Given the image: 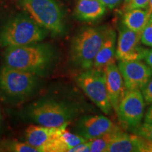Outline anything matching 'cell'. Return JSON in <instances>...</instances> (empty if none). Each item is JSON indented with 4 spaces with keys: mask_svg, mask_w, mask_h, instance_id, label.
I'll return each mask as SVG.
<instances>
[{
    "mask_svg": "<svg viewBox=\"0 0 152 152\" xmlns=\"http://www.w3.org/2000/svg\"><path fill=\"white\" fill-rule=\"evenodd\" d=\"M58 61V52L52 45L42 42L5 48L4 65L39 77L48 75Z\"/></svg>",
    "mask_w": 152,
    "mask_h": 152,
    "instance_id": "1",
    "label": "cell"
},
{
    "mask_svg": "<svg viewBox=\"0 0 152 152\" xmlns=\"http://www.w3.org/2000/svg\"><path fill=\"white\" fill-rule=\"evenodd\" d=\"M80 112L77 104L44 95L23 109L20 115L25 121L49 128L68 125Z\"/></svg>",
    "mask_w": 152,
    "mask_h": 152,
    "instance_id": "2",
    "label": "cell"
},
{
    "mask_svg": "<svg viewBox=\"0 0 152 152\" xmlns=\"http://www.w3.org/2000/svg\"><path fill=\"white\" fill-rule=\"evenodd\" d=\"M49 32L26 11L14 14L0 27V46L18 47L43 41Z\"/></svg>",
    "mask_w": 152,
    "mask_h": 152,
    "instance_id": "3",
    "label": "cell"
},
{
    "mask_svg": "<svg viewBox=\"0 0 152 152\" xmlns=\"http://www.w3.org/2000/svg\"><path fill=\"white\" fill-rule=\"evenodd\" d=\"M42 77L4 65L0 71V96L11 104L33 97L40 89Z\"/></svg>",
    "mask_w": 152,
    "mask_h": 152,
    "instance_id": "4",
    "label": "cell"
},
{
    "mask_svg": "<svg viewBox=\"0 0 152 152\" xmlns=\"http://www.w3.org/2000/svg\"><path fill=\"white\" fill-rule=\"evenodd\" d=\"M104 29L85 28L74 37L71 47V61L76 67L87 70L93 67L104 40Z\"/></svg>",
    "mask_w": 152,
    "mask_h": 152,
    "instance_id": "5",
    "label": "cell"
},
{
    "mask_svg": "<svg viewBox=\"0 0 152 152\" xmlns=\"http://www.w3.org/2000/svg\"><path fill=\"white\" fill-rule=\"evenodd\" d=\"M20 4L42 27L54 36L65 31L64 14L56 0H20Z\"/></svg>",
    "mask_w": 152,
    "mask_h": 152,
    "instance_id": "6",
    "label": "cell"
},
{
    "mask_svg": "<svg viewBox=\"0 0 152 152\" xmlns=\"http://www.w3.org/2000/svg\"><path fill=\"white\" fill-rule=\"evenodd\" d=\"M77 82L85 94L103 113H110L112 106L106 88L104 71L94 68L85 70L77 76Z\"/></svg>",
    "mask_w": 152,
    "mask_h": 152,
    "instance_id": "7",
    "label": "cell"
},
{
    "mask_svg": "<svg viewBox=\"0 0 152 152\" xmlns=\"http://www.w3.org/2000/svg\"><path fill=\"white\" fill-rule=\"evenodd\" d=\"M144 99L140 90H128L118 107L120 120L128 127L140 125L144 112Z\"/></svg>",
    "mask_w": 152,
    "mask_h": 152,
    "instance_id": "8",
    "label": "cell"
},
{
    "mask_svg": "<svg viewBox=\"0 0 152 152\" xmlns=\"http://www.w3.org/2000/svg\"><path fill=\"white\" fill-rule=\"evenodd\" d=\"M142 33L129 29L124 24L120 28L115 56L119 61L143 59L147 49L140 45Z\"/></svg>",
    "mask_w": 152,
    "mask_h": 152,
    "instance_id": "9",
    "label": "cell"
},
{
    "mask_svg": "<svg viewBox=\"0 0 152 152\" xmlns=\"http://www.w3.org/2000/svg\"><path fill=\"white\" fill-rule=\"evenodd\" d=\"M118 68L127 90H141L152 75L149 66L141 60L120 61Z\"/></svg>",
    "mask_w": 152,
    "mask_h": 152,
    "instance_id": "10",
    "label": "cell"
},
{
    "mask_svg": "<svg viewBox=\"0 0 152 152\" xmlns=\"http://www.w3.org/2000/svg\"><path fill=\"white\" fill-rule=\"evenodd\" d=\"M60 128H49L33 124L26 129L25 142L35 148L37 152H53V147Z\"/></svg>",
    "mask_w": 152,
    "mask_h": 152,
    "instance_id": "11",
    "label": "cell"
},
{
    "mask_svg": "<svg viewBox=\"0 0 152 152\" xmlns=\"http://www.w3.org/2000/svg\"><path fill=\"white\" fill-rule=\"evenodd\" d=\"M117 127L111 120L103 115L83 117L76 124V134L87 140L98 138L115 130Z\"/></svg>",
    "mask_w": 152,
    "mask_h": 152,
    "instance_id": "12",
    "label": "cell"
},
{
    "mask_svg": "<svg viewBox=\"0 0 152 152\" xmlns=\"http://www.w3.org/2000/svg\"><path fill=\"white\" fill-rule=\"evenodd\" d=\"M104 72L110 102L114 111L118 113L120 103L126 92L122 75L114 59L106 64Z\"/></svg>",
    "mask_w": 152,
    "mask_h": 152,
    "instance_id": "13",
    "label": "cell"
},
{
    "mask_svg": "<svg viewBox=\"0 0 152 152\" xmlns=\"http://www.w3.org/2000/svg\"><path fill=\"white\" fill-rule=\"evenodd\" d=\"M115 38H116V35L113 29L112 28L104 29L103 42L95 57L92 68L100 71H104V68L106 64L113 60L115 48Z\"/></svg>",
    "mask_w": 152,
    "mask_h": 152,
    "instance_id": "14",
    "label": "cell"
},
{
    "mask_svg": "<svg viewBox=\"0 0 152 152\" xmlns=\"http://www.w3.org/2000/svg\"><path fill=\"white\" fill-rule=\"evenodd\" d=\"M106 9L99 0H78L75 7V15L80 20L92 22L103 16Z\"/></svg>",
    "mask_w": 152,
    "mask_h": 152,
    "instance_id": "15",
    "label": "cell"
},
{
    "mask_svg": "<svg viewBox=\"0 0 152 152\" xmlns=\"http://www.w3.org/2000/svg\"><path fill=\"white\" fill-rule=\"evenodd\" d=\"M140 136L127 134L121 130L110 142L106 151L140 152Z\"/></svg>",
    "mask_w": 152,
    "mask_h": 152,
    "instance_id": "16",
    "label": "cell"
},
{
    "mask_svg": "<svg viewBox=\"0 0 152 152\" xmlns=\"http://www.w3.org/2000/svg\"><path fill=\"white\" fill-rule=\"evenodd\" d=\"M68 125L60 128L59 132L54 142L53 152H69L72 148L88 140L77 134L66 130Z\"/></svg>",
    "mask_w": 152,
    "mask_h": 152,
    "instance_id": "17",
    "label": "cell"
},
{
    "mask_svg": "<svg viewBox=\"0 0 152 152\" xmlns=\"http://www.w3.org/2000/svg\"><path fill=\"white\" fill-rule=\"evenodd\" d=\"M151 14L147 9H134L125 11L123 17V24L129 29L137 33H142Z\"/></svg>",
    "mask_w": 152,
    "mask_h": 152,
    "instance_id": "18",
    "label": "cell"
},
{
    "mask_svg": "<svg viewBox=\"0 0 152 152\" xmlns=\"http://www.w3.org/2000/svg\"><path fill=\"white\" fill-rule=\"evenodd\" d=\"M121 131L119 128H117L115 130L111 132L106 133L103 136L99 137L98 138L88 140L89 145H90V151L91 152H106L108 146L110 142L113 140L118 133Z\"/></svg>",
    "mask_w": 152,
    "mask_h": 152,
    "instance_id": "19",
    "label": "cell"
},
{
    "mask_svg": "<svg viewBox=\"0 0 152 152\" xmlns=\"http://www.w3.org/2000/svg\"><path fill=\"white\" fill-rule=\"evenodd\" d=\"M37 152L35 148L25 142L15 140H0V152Z\"/></svg>",
    "mask_w": 152,
    "mask_h": 152,
    "instance_id": "20",
    "label": "cell"
},
{
    "mask_svg": "<svg viewBox=\"0 0 152 152\" xmlns=\"http://www.w3.org/2000/svg\"><path fill=\"white\" fill-rule=\"evenodd\" d=\"M141 42L146 46L152 47V14L142 31Z\"/></svg>",
    "mask_w": 152,
    "mask_h": 152,
    "instance_id": "21",
    "label": "cell"
},
{
    "mask_svg": "<svg viewBox=\"0 0 152 152\" xmlns=\"http://www.w3.org/2000/svg\"><path fill=\"white\" fill-rule=\"evenodd\" d=\"M137 135L152 141V125L144 123L137 130Z\"/></svg>",
    "mask_w": 152,
    "mask_h": 152,
    "instance_id": "22",
    "label": "cell"
},
{
    "mask_svg": "<svg viewBox=\"0 0 152 152\" xmlns=\"http://www.w3.org/2000/svg\"><path fill=\"white\" fill-rule=\"evenodd\" d=\"M142 90V94H143L144 99L145 102L148 104H152V77H150V79L148 81V83L146 84Z\"/></svg>",
    "mask_w": 152,
    "mask_h": 152,
    "instance_id": "23",
    "label": "cell"
},
{
    "mask_svg": "<svg viewBox=\"0 0 152 152\" xmlns=\"http://www.w3.org/2000/svg\"><path fill=\"white\" fill-rule=\"evenodd\" d=\"M149 0H132L124 10L125 11L134 9H146L149 4Z\"/></svg>",
    "mask_w": 152,
    "mask_h": 152,
    "instance_id": "24",
    "label": "cell"
},
{
    "mask_svg": "<svg viewBox=\"0 0 152 152\" xmlns=\"http://www.w3.org/2000/svg\"><path fill=\"white\" fill-rule=\"evenodd\" d=\"M140 152H152V141L146 140L141 137Z\"/></svg>",
    "mask_w": 152,
    "mask_h": 152,
    "instance_id": "25",
    "label": "cell"
},
{
    "mask_svg": "<svg viewBox=\"0 0 152 152\" xmlns=\"http://www.w3.org/2000/svg\"><path fill=\"white\" fill-rule=\"evenodd\" d=\"M90 151V145L88 141L75 146L70 150L69 152H88Z\"/></svg>",
    "mask_w": 152,
    "mask_h": 152,
    "instance_id": "26",
    "label": "cell"
},
{
    "mask_svg": "<svg viewBox=\"0 0 152 152\" xmlns=\"http://www.w3.org/2000/svg\"><path fill=\"white\" fill-rule=\"evenodd\" d=\"M99 1L105 6L106 8L113 9L116 7L122 0H99Z\"/></svg>",
    "mask_w": 152,
    "mask_h": 152,
    "instance_id": "27",
    "label": "cell"
},
{
    "mask_svg": "<svg viewBox=\"0 0 152 152\" xmlns=\"http://www.w3.org/2000/svg\"><path fill=\"white\" fill-rule=\"evenodd\" d=\"M143 59L145 61L146 64L151 69L152 73V49H147Z\"/></svg>",
    "mask_w": 152,
    "mask_h": 152,
    "instance_id": "28",
    "label": "cell"
},
{
    "mask_svg": "<svg viewBox=\"0 0 152 152\" xmlns=\"http://www.w3.org/2000/svg\"><path fill=\"white\" fill-rule=\"evenodd\" d=\"M144 123L152 125V105L148 109L144 118Z\"/></svg>",
    "mask_w": 152,
    "mask_h": 152,
    "instance_id": "29",
    "label": "cell"
},
{
    "mask_svg": "<svg viewBox=\"0 0 152 152\" xmlns=\"http://www.w3.org/2000/svg\"><path fill=\"white\" fill-rule=\"evenodd\" d=\"M146 9H147L148 12H149L150 14H152V0H149V4H148L147 7Z\"/></svg>",
    "mask_w": 152,
    "mask_h": 152,
    "instance_id": "30",
    "label": "cell"
},
{
    "mask_svg": "<svg viewBox=\"0 0 152 152\" xmlns=\"http://www.w3.org/2000/svg\"><path fill=\"white\" fill-rule=\"evenodd\" d=\"M131 1H132V0H124V8H125V7L130 4Z\"/></svg>",
    "mask_w": 152,
    "mask_h": 152,
    "instance_id": "31",
    "label": "cell"
},
{
    "mask_svg": "<svg viewBox=\"0 0 152 152\" xmlns=\"http://www.w3.org/2000/svg\"><path fill=\"white\" fill-rule=\"evenodd\" d=\"M1 122H2V116H1V109H0V128H1Z\"/></svg>",
    "mask_w": 152,
    "mask_h": 152,
    "instance_id": "32",
    "label": "cell"
}]
</instances>
